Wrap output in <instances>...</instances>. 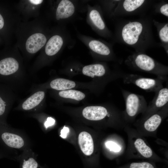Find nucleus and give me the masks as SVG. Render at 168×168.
I'll return each instance as SVG.
<instances>
[{"label": "nucleus", "mask_w": 168, "mask_h": 168, "mask_svg": "<svg viewBox=\"0 0 168 168\" xmlns=\"http://www.w3.org/2000/svg\"><path fill=\"white\" fill-rule=\"evenodd\" d=\"M29 1L33 4L38 5L41 4L43 1L42 0H30Z\"/></svg>", "instance_id": "cd10ccee"}, {"label": "nucleus", "mask_w": 168, "mask_h": 168, "mask_svg": "<svg viewBox=\"0 0 168 168\" xmlns=\"http://www.w3.org/2000/svg\"><path fill=\"white\" fill-rule=\"evenodd\" d=\"M3 132L0 133V138L3 142L7 146L20 148L24 145V141L19 136L7 131Z\"/></svg>", "instance_id": "ddd939ff"}, {"label": "nucleus", "mask_w": 168, "mask_h": 168, "mask_svg": "<svg viewBox=\"0 0 168 168\" xmlns=\"http://www.w3.org/2000/svg\"><path fill=\"white\" fill-rule=\"evenodd\" d=\"M17 97L15 91L11 87L0 83V123L4 122L8 110Z\"/></svg>", "instance_id": "0eeeda50"}, {"label": "nucleus", "mask_w": 168, "mask_h": 168, "mask_svg": "<svg viewBox=\"0 0 168 168\" xmlns=\"http://www.w3.org/2000/svg\"><path fill=\"white\" fill-rule=\"evenodd\" d=\"M129 168H155L151 163L147 162H133L131 163Z\"/></svg>", "instance_id": "5701e85b"}, {"label": "nucleus", "mask_w": 168, "mask_h": 168, "mask_svg": "<svg viewBox=\"0 0 168 168\" xmlns=\"http://www.w3.org/2000/svg\"><path fill=\"white\" fill-rule=\"evenodd\" d=\"M75 7L73 4L68 0H63L59 3L56 12L57 20L68 18L72 16L74 12Z\"/></svg>", "instance_id": "4468645a"}, {"label": "nucleus", "mask_w": 168, "mask_h": 168, "mask_svg": "<svg viewBox=\"0 0 168 168\" xmlns=\"http://www.w3.org/2000/svg\"><path fill=\"white\" fill-rule=\"evenodd\" d=\"M146 2L147 1L144 0H119L114 13L119 15L132 13L142 8Z\"/></svg>", "instance_id": "1a4fd4ad"}, {"label": "nucleus", "mask_w": 168, "mask_h": 168, "mask_svg": "<svg viewBox=\"0 0 168 168\" xmlns=\"http://www.w3.org/2000/svg\"><path fill=\"white\" fill-rule=\"evenodd\" d=\"M125 102V109L123 110L125 120L128 125L133 124L137 116L146 111L147 105L144 97L127 90L121 89Z\"/></svg>", "instance_id": "20e7f679"}, {"label": "nucleus", "mask_w": 168, "mask_h": 168, "mask_svg": "<svg viewBox=\"0 0 168 168\" xmlns=\"http://www.w3.org/2000/svg\"><path fill=\"white\" fill-rule=\"evenodd\" d=\"M4 25V21L3 18L0 14V30L2 29Z\"/></svg>", "instance_id": "c85d7f7f"}, {"label": "nucleus", "mask_w": 168, "mask_h": 168, "mask_svg": "<svg viewBox=\"0 0 168 168\" xmlns=\"http://www.w3.org/2000/svg\"><path fill=\"white\" fill-rule=\"evenodd\" d=\"M105 145L108 150L117 156H120L125 152V143L119 136H118L115 140L106 141Z\"/></svg>", "instance_id": "2eb2a0df"}, {"label": "nucleus", "mask_w": 168, "mask_h": 168, "mask_svg": "<svg viewBox=\"0 0 168 168\" xmlns=\"http://www.w3.org/2000/svg\"><path fill=\"white\" fill-rule=\"evenodd\" d=\"M153 22L156 28L161 45L168 54V23H161L155 20H153Z\"/></svg>", "instance_id": "f3484780"}, {"label": "nucleus", "mask_w": 168, "mask_h": 168, "mask_svg": "<svg viewBox=\"0 0 168 168\" xmlns=\"http://www.w3.org/2000/svg\"><path fill=\"white\" fill-rule=\"evenodd\" d=\"M69 132V128L68 127H64L61 130L60 136L63 138H66Z\"/></svg>", "instance_id": "bb28decb"}, {"label": "nucleus", "mask_w": 168, "mask_h": 168, "mask_svg": "<svg viewBox=\"0 0 168 168\" xmlns=\"http://www.w3.org/2000/svg\"><path fill=\"white\" fill-rule=\"evenodd\" d=\"M63 44L62 38L58 35L51 37L48 41L45 49L46 55L49 56L56 54L60 50Z\"/></svg>", "instance_id": "dca6fc26"}, {"label": "nucleus", "mask_w": 168, "mask_h": 168, "mask_svg": "<svg viewBox=\"0 0 168 168\" xmlns=\"http://www.w3.org/2000/svg\"><path fill=\"white\" fill-rule=\"evenodd\" d=\"M122 78L125 84H133L146 91L155 92L163 87V83L167 80V76H157L153 78L125 73Z\"/></svg>", "instance_id": "423d86ee"}, {"label": "nucleus", "mask_w": 168, "mask_h": 168, "mask_svg": "<svg viewBox=\"0 0 168 168\" xmlns=\"http://www.w3.org/2000/svg\"><path fill=\"white\" fill-rule=\"evenodd\" d=\"M90 17L95 26L99 30H104L105 26L100 12L95 9L92 10L90 13Z\"/></svg>", "instance_id": "4be33fe9"}, {"label": "nucleus", "mask_w": 168, "mask_h": 168, "mask_svg": "<svg viewBox=\"0 0 168 168\" xmlns=\"http://www.w3.org/2000/svg\"><path fill=\"white\" fill-rule=\"evenodd\" d=\"M38 166L35 160L32 158H30L23 162L22 168H37Z\"/></svg>", "instance_id": "b1692460"}, {"label": "nucleus", "mask_w": 168, "mask_h": 168, "mask_svg": "<svg viewBox=\"0 0 168 168\" xmlns=\"http://www.w3.org/2000/svg\"><path fill=\"white\" fill-rule=\"evenodd\" d=\"M31 96L22 101L20 107L24 110H30L39 106L45 96L44 91L39 90L33 92Z\"/></svg>", "instance_id": "9d476101"}, {"label": "nucleus", "mask_w": 168, "mask_h": 168, "mask_svg": "<svg viewBox=\"0 0 168 168\" xmlns=\"http://www.w3.org/2000/svg\"><path fill=\"white\" fill-rule=\"evenodd\" d=\"M158 11L163 15L168 17V4L164 3L158 7Z\"/></svg>", "instance_id": "393cba45"}, {"label": "nucleus", "mask_w": 168, "mask_h": 168, "mask_svg": "<svg viewBox=\"0 0 168 168\" xmlns=\"http://www.w3.org/2000/svg\"><path fill=\"white\" fill-rule=\"evenodd\" d=\"M50 86L54 89L58 91H64L74 87L75 82L72 81L64 78H58L52 80Z\"/></svg>", "instance_id": "aec40b11"}, {"label": "nucleus", "mask_w": 168, "mask_h": 168, "mask_svg": "<svg viewBox=\"0 0 168 168\" xmlns=\"http://www.w3.org/2000/svg\"><path fill=\"white\" fill-rule=\"evenodd\" d=\"M34 8H35V7H33V9H34Z\"/></svg>", "instance_id": "c756f323"}, {"label": "nucleus", "mask_w": 168, "mask_h": 168, "mask_svg": "<svg viewBox=\"0 0 168 168\" xmlns=\"http://www.w3.org/2000/svg\"><path fill=\"white\" fill-rule=\"evenodd\" d=\"M55 122L54 119L51 117H48L46 121L44 123V125L47 128L48 127L53 125Z\"/></svg>", "instance_id": "a878e982"}, {"label": "nucleus", "mask_w": 168, "mask_h": 168, "mask_svg": "<svg viewBox=\"0 0 168 168\" xmlns=\"http://www.w3.org/2000/svg\"><path fill=\"white\" fill-rule=\"evenodd\" d=\"M168 103V88L163 87L155 92L152 100L139 119H142L155 113Z\"/></svg>", "instance_id": "6e6552de"}, {"label": "nucleus", "mask_w": 168, "mask_h": 168, "mask_svg": "<svg viewBox=\"0 0 168 168\" xmlns=\"http://www.w3.org/2000/svg\"><path fill=\"white\" fill-rule=\"evenodd\" d=\"M124 129L128 136V146L125 152L127 156L151 160L160 159L150 147L144 137L135 128L128 125Z\"/></svg>", "instance_id": "f03ea898"}, {"label": "nucleus", "mask_w": 168, "mask_h": 168, "mask_svg": "<svg viewBox=\"0 0 168 168\" xmlns=\"http://www.w3.org/2000/svg\"><path fill=\"white\" fill-rule=\"evenodd\" d=\"M82 72L84 75L92 78L95 76L102 77L106 74V70L104 65L97 63L84 66Z\"/></svg>", "instance_id": "a211bd4d"}, {"label": "nucleus", "mask_w": 168, "mask_h": 168, "mask_svg": "<svg viewBox=\"0 0 168 168\" xmlns=\"http://www.w3.org/2000/svg\"><path fill=\"white\" fill-rule=\"evenodd\" d=\"M118 37L120 42L137 53H144L154 43L151 23L147 19L123 22L119 26Z\"/></svg>", "instance_id": "f257e3e1"}, {"label": "nucleus", "mask_w": 168, "mask_h": 168, "mask_svg": "<svg viewBox=\"0 0 168 168\" xmlns=\"http://www.w3.org/2000/svg\"><path fill=\"white\" fill-rule=\"evenodd\" d=\"M125 63L133 69L154 74L157 77H166L168 75L167 66L144 53L136 52L129 56Z\"/></svg>", "instance_id": "7ed1b4c3"}, {"label": "nucleus", "mask_w": 168, "mask_h": 168, "mask_svg": "<svg viewBox=\"0 0 168 168\" xmlns=\"http://www.w3.org/2000/svg\"><path fill=\"white\" fill-rule=\"evenodd\" d=\"M59 96L65 98H69L77 100H81L85 97V94L82 92L74 90L62 91L58 93Z\"/></svg>", "instance_id": "412c9836"}, {"label": "nucleus", "mask_w": 168, "mask_h": 168, "mask_svg": "<svg viewBox=\"0 0 168 168\" xmlns=\"http://www.w3.org/2000/svg\"><path fill=\"white\" fill-rule=\"evenodd\" d=\"M168 115V103L155 113L144 119H139L133 124L142 136L156 138L158 127Z\"/></svg>", "instance_id": "39448f33"}, {"label": "nucleus", "mask_w": 168, "mask_h": 168, "mask_svg": "<svg viewBox=\"0 0 168 168\" xmlns=\"http://www.w3.org/2000/svg\"><path fill=\"white\" fill-rule=\"evenodd\" d=\"M89 46L93 51L101 56H108L111 54L110 48L100 41L92 40L89 42Z\"/></svg>", "instance_id": "6ab92c4d"}, {"label": "nucleus", "mask_w": 168, "mask_h": 168, "mask_svg": "<svg viewBox=\"0 0 168 168\" xmlns=\"http://www.w3.org/2000/svg\"><path fill=\"white\" fill-rule=\"evenodd\" d=\"M46 40L45 36L42 33L33 34L28 38L26 41V49L30 53H35L45 45Z\"/></svg>", "instance_id": "9b49d317"}, {"label": "nucleus", "mask_w": 168, "mask_h": 168, "mask_svg": "<svg viewBox=\"0 0 168 168\" xmlns=\"http://www.w3.org/2000/svg\"><path fill=\"white\" fill-rule=\"evenodd\" d=\"M78 142L81 149L86 155H91L94 150L93 138L90 133L83 131L80 133L78 137Z\"/></svg>", "instance_id": "f8f14e48"}]
</instances>
